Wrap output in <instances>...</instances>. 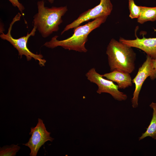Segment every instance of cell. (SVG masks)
Returning a JSON list of instances; mask_svg holds the SVG:
<instances>
[{"label": "cell", "mask_w": 156, "mask_h": 156, "mask_svg": "<svg viewBox=\"0 0 156 156\" xmlns=\"http://www.w3.org/2000/svg\"><path fill=\"white\" fill-rule=\"evenodd\" d=\"M129 9L130 14L129 16L131 19L138 18L140 14L141 10L140 6L137 5L134 0H128Z\"/></svg>", "instance_id": "14"}, {"label": "cell", "mask_w": 156, "mask_h": 156, "mask_svg": "<svg viewBox=\"0 0 156 156\" xmlns=\"http://www.w3.org/2000/svg\"><path fill=\"white\" fill-rule=\"evenodd\" d=\"M49 3L51 4L53 3L55 0H48Z\"/></svg>", "instance_id": "17"}, {"label": "cell", "mask_w": 156, "mask_h": 156, "mask_svg": "<svg viewBox=\"0 0 156 156\" xmlns=\"http://www.w3.org/2000/svg\"><path fill=\"white\" fill-rule=\"evenodd\" d=\"M38 12L34 16V26L45 38L59 29L62 22V17L68 11L67 6L51 8L45 7L44 0L37 2Z\"/></svg>", "instance_id": "2"}, {"label": "cell", "mask_w": 156, "mask_h": 156, "mask_svg": "<svg viewBox=\"0 0 156 156\" xmlns=\"http://www.w3.org/2000/svg\"><path fill=\"white\" fill-rule=\"evenodd\" d=\"M14 7H17L22 14L25 8L22 4L19 2L18 0H8Z\"/></svg>", "instance_id": "15"}, {"label": "cell", "mask_w": 156, "mask_h": 156, "mask_svg": "<svg viewBox=\"0 0 156 156\" xmlns=\"http://www.w3.org/2000/svg\"><path fill=\"white\" fill-rule=\"evenodd\" d=\"M86 76L91 82L97 85L98 87L97 93H109L115 99L119 101H125L127 99V95L119 90L117 85L111 80L104 79L102 75L97 73L94 68L89 70L86 74Z\"/></svg>", "instance_id": "5"}, {"label": "cell", "mask_w": 156, "mask_h": 156, "mask_svg": "<svg viewBox=\"0 0 156 156\" xmlns=\"http://www.w3.org/2000/svg\"><path fill=\"white\" fill-rule=\"evenodd\" d=\"M152 64L153 68L156 71V59H152Z\"/></svg>", "instance_id": "16"}, {"label": "cell", "mask_w": 156, "mask_h": 156, "mask_svg": "<svg viewBox=\"0 0 156 156\" xmlns=\"http://www.w3.org/2000/svg\"><path fill=\"white\" fill-rule=\"evenodd\" d=\"M152 58L147 55L146 60L139 68L135 77L132 80L135 88L131 99L132 106L135 108L138 106L139 94L144 81L148 77L152 80L156 79V71L153 67Z\"/></svg>", "instance_id": "7"}, {"label": "cell", "mask_w": 156, "mask_h": 156, "mask_svg": "<svg viewBox=\"0 0 156 156\" xmlns=\"http://www.w3.org/2000/svg\"><path fill=\"white\" fill-rule=\"evenodd\" d=\"M113 5L110 0H100L99 4L81 14L77 19L67 25L61 33L62 35L70 29H74L84 22L91 19L109 15L113 10Z\"/></svg>", "instance_id": "6"}, {"label": "cell", "mask_w": 156, "mask_h": 156, "mask_svg": "<svg viewBox=\"0 0 156 156\" xmlns=\"http://www.w3.org/2000/svg\"><path fill=\"white\" fill-rule=\"evenodd\" d=\"M110 70H122L130 74L135 69L136 54L132 47L112 38L106 49Z\"/></svg>", "instance_id": "3"}, {"label": "cell", "mask_w": 156, "mask_h": 156, "mask_svg": "<svg viewBox=\"0 0 156 156\" xmlns=\"http://www.w3.org/2000/svg\"><path fill=\"white\" fill-rule=\"evenodd\" d=\"M141 12L137 22L140 24L148 21H156V6L149 7L140 6Z\"/></svg>", "instance_id": "12"}, {"label": "cell", "mask_w": 156, "mask_h": 156, "mask_svg": "<svg viewBox=\"0 0 156 156\" xmlns=\"http://www.w3.org/2000/svg\"><path fill=\"white\" fill-rule=\"evenodd\" d=\"M134 40H127L120 37L119 41L132 47L140 49L153 59H156V38H140L136 36Z\"/></svg>", "instance_id": "9"}, {"label": "cell", "mask_w": 156, "mask_h": 156, "mask_svg": "<svg viewBox=\"0 0 156 156\" xmlns=\"http://www.w3.org/2000/svg\"><path fill=\"white\" fill-rule=\"evenodd\" d=\"M21 14L18 13L14 18L11 22L8 29L7 33L6 34L3 32L1 33V38L9 42L18 51V55L21 58L23 55H25L27 61L30 60L32 58L39 62V64L41 66H45L46 60L43 59V55L41 54H35L31 51L27 47V44L28 39L31 36H34L36 31V27L34 26L33 28L30 33H27L25 36L21 37L17 39L14 38L11 34V31L13 25L16 22L20 20Z\"/></svg>", "instance_id": "4"}, {"label": "cell", "mask_w": 156, "mask_h": 156, "mask_svg": "<svg viewBox=\"0 0 156 156\" xmlns=\"http://www.w3.org/2000/svg\"><path fill=\"white\" fill-rule=\"evenodd\" d=\"M130 74L122 70H115L103 75L107 79L116 82L119 89H125L132 85Z\"/></svg>", "instance_id": "10"}, {"label": "cell", "mask_w": 156, "mask_h": 156, "mask_svg": "<svg viewBox=\"0 0 156 156\" xmlns=\"http://www.w3.org/2000/svg\"><path fill=\"white\" fill-rule=\"evenodd\" d=\"M50 134L47 130L43 120L38 118L36 126L31 128L29 134L31 136L28 142L23 144L30 149V156H36L39 149L45 142L53 141L54 139L50 136Z\"/></svg>", "instance_id": "8"}, {"label": "cell", "mask_w": 156, "mask_h": 156, "mask_svg": "<svg viewBox=\"0 0 156 156\" xmlns=\"http://www.w3.org/2000/svg\"><path fill=\"white\" fill-rule=\"evenodd\" d=\"M20 149L18 144H12L10 145L3 146L0 148V156H15Z\"/></svg>", "instance_id": "13"}, {"label": "cell", "mask_w": 156, "mask_h": 156, "mask_svg": "<svg viewBox=\"0 0 156 156\" xmlns=\"http://www.w3.org/2000/svg\"><path fill=\"white\" fill-rule=\"evenodd\" d=\"M107 17L103 16L95 19L84 25H79L74 28L73 35L64 40H59L57 39L58 36H55L50 40L46 42L44 45L51 49L60 46L65 49L86 53L88 50L85 45L88 41V35L104 23Z\"/></svg>", "instance_id": "1"}, {"label": "cell", "mask_w": 156, "mask_h": 156, "mask_svg": "<svg viewBox=\"0 0 156 156\" xmlns=\"http://www.w3.org/2000/svg\"><path fill=\"white\" fill-rule=\"evenodd\" d=\"M149 106L153 109L152 117L146 131L139 137V140L147 137L156 140V103L152 102Z\"/></svg>", "instance_id": "11"}]
</instances>
